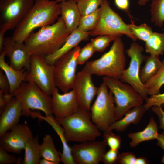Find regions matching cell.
I'll return each instance as SVG.
<instances>
[{
    "label": "cell",
    "mask_w": 164,
    "mask_h": 164,
    "mask_svg": "<svg viewBox=\"0 0 164 164\" xmlns=\"http://www.w3.org/2000/svg\"><path fill=\"white\" fill-rule=\"evenodd\" d=\"M70 33L60 16L56 22L32 32L24 43L31 55L44 57L61 47Z\"/></svg>",
    "instance_id": "1"
},
{
    "label": "cell",
    "mask_w": 164,
    "mask_h": 164,
    "mask_svg": "<svg viewBox=\"0 0 164 164\" xmlns=\"http://www.w3.org/2000/svg\"><path fill=\"white\" fill-rule=\"evenodd\" d=\"M60 13L59 3L55 0L35 1L32 8L15 29L12 39L24 43L35 29L54 23Z\"/></svg>",
    "instance_id": "2"
},
{
    "label": "cell",
    "mask_w": 164,
    "mask_h": 164,
    "mask_svg": "<svg viewBox=\"0 0 164 164\" xmlns=\"http://www.w3.org/2000/svg\"><path fill=\"white\" fill-rule=\"evenodd\" d=\"M55 118L63 127L68 142L93 141L101 135V131L91 121L90 111L79 107L69 116Z\"/></svg>",
    "instance_id": "3"
},
{
    "label": "cell",
    "mask_w": 164,
    "mask_h": 164,
    "mask_svg": "<svg viewBox=\"0 0 164 164\" xmlns=\"http://www.w3.org/2000/svg\"><path fill=\"white\" fill-rule=\"evenodd\" d=\"M126 64L124 45L120 37L114 41L107 52L98 59L87 62L84 67L92 75L120 79Z\"/></svg>",
    "instance_id": "4"
},
{
    "label": "cell",
    "mask_w": 164,
    "mask_h": 164,
    "mask_svg": "<svg viewBox=\"0 0 164 164\" xmlns=\"http://www.w3.org/2000/svg\"><path fill=\"white\" fill-rule=\"evenodd\" d=\"M22 103V115L30 116L31 110H40L46 116H53L52 97L46 94L32 81L23 82L12 94Z\"/></svg>",
    "instance_id": "5"
},
{
    "label": "cell",
    "mask_w": 164,
    "mask_h": 164,
    "mask_svg": "<svg viewBox=\"0 0 164 164\" xmlns=\"http://www.w3.org/2000/svg\"><path fill=\"white\" fill-rule=\"evenodd\" d=\"M103 81L114 96L116 120L121 119L132 108L143 105L144 99L129 84L119 79L107 76L103 77Z\"/></svg>",
    "instance_id": "6"
},
{
    "label": "cell",
    "mask_w": 164,
    "mask_h": 164,
    "mask_svg": "<svg viewBox=\"0 0 164 164\" xmlns=\"http://www.w3.org/2000/svg\"><path fill=\"white\" fill-rule=\"evenodd\" d=\"M108 88L103 82L101 84L90 109L92 121L100 131L103 132L116 121L114 98Z\"/></svg>",
    "instance_id": "7"
},
{
    "label": "cell",
    "mask_w": 164,
    "mask_h": 164,
    "mask_svg": "<svg viewBox=\"0 0 164 164\" xmlns=\"http://www.w3.org/2000/svg\"><path fill=\"white\" fill-rule=\"evenodd\" d=\"M99 8L98 22L95 28L91 32L90 35L125 34L134 41H136L137 38L130 30L128 24H126L112 9L107 0H102Z\"/></svg>",
    "instance_id": "8"
},
{
    "label": "cell",
    "mask_w": 164,
    "mask_h": 164,
    "mask_svg": "<svg viewBox=\"0 0 164 164\" xmlns=\"http://www.w3.org/2000/svg\"><path fill=\"white\" fill-rule=\"evenodd\" d=\"M80 48L79 46H76L60 58L54 64L55 85L63 93L72 89Z\"/></svg>",
    "instance_id": "9"
},
{
    "label": "cell",
    "mask_w": 164,
    "mask_h": 164,
    "mask_svg": "<svg viewBox=\"0 0 164 164\" xmlns=\"http://www.w3.org/2000/svg\"><path fill=\"white\" fill-rule=\"evenodd\" d=\"M144 50L143 47L135 41L130 44V47L125 51L130 59L129 66L125 70L119 79L131 85L145 100L148 94L139 76L141 66L146 57L142 54Z\"/></svg>",
    "instance_id": "10"
},
{
    "label": "cell",
    "mask_w": 164,
    "mask_h": 164,
    "mask_svg": "<svg viewBox=\"0 0 164 164\" xmlns=\"http://www.w3.org/2000/svg\"><path fill=\"white\" fill-rule=\"evenodd\" d=\"M35 0H0V32L15 29L32 8Z\"/></svg>",
    "instance_id": "11"
},
{
    "label": "cell",
    "mask_w": 164,
    "mask_h": 164,
    "mask_svg": "<svg viewBox=\"0 0 164 164\" xmlns=\"http://www.w3.org/2000/svg\"><path fill=\"white\" fill-rule=\"evenodd\" d=\"M54 69V64L47 63L44 57L31 55L30 69L28 71L26 81L33 82L46 94L51 96L56 87Z\"/></svg>",
    "instance_id": "12"
},
{
    "label": "cell",
    "mask_w": 164,
    "mask_h": 164,
    "mask_svg": "<svg viewBox=\"0 0 164 164\" xmlns=\"http://www.w3.org/2000/svg\"><path fill=\"white\" fill-rule=\"evenodd\" d=\"M107 146L104 140L86 141L73 145L71 153L76 164H98L102 161Z\"/></svg>",
    "instance_id": "13"
},
{
    "label": "cell",
    "mask_w": 164,
    "mask_h": 164,
    "mask_svg": "<svg viewBox=\"0 0 164 164\" xmlns=\"http://www.w3.org/2000/svg\"><path fill=\"white\" fill-rule=\"evenodd\" d=\"M91 76L84 67L76 74L72 89L76 94L79 107L89 111H90L91 103L98 91Z\"/></svg>",
    "instance_id": "14"
},
{
    "label": "cell",
    "mask_w": 164,
    "mask_h": 164,
    "mask_svg": "<svg viewBox=\"0 0 164 164\" xmlns=\"http://www.w3.org/2000/svg\"><path fill=\"white\" fill-rule=\"evenodd\" d=\"M10 131L0 137V146L8 152L19 154L34 137L32 131L26 122L18 124Z\"/></svg>",
    "instance_id": "15"
},
{
    "label": "cell",
    "mask_w": 164,
    "mask_h": 164,
    "mask_svg": "<svg viewBox=\"0 0 164 164\" xmlns=\"http://www.w3.org/2000/svg\"><path fill=\"white\" fill-rule=\"evenodd\" d=\"M3 50L9 59L12 67L17 70L25 68L29 71L31 55L24 43L16 41L12 37H5Z\"/></svg>",
    "instance_id": "16"
},
{
    "label": "cell",
    "mask_w": 164,
    "mask_h": 164,
    "mask_svg": "<svg viewBox=\"0 0 164 164\" xmlns=\"http://www.w3.org/2000/svg\"><path fill=\"white\" fill-rule=\"evenodd\" d=\"M52 95L53 112L56 118L69 116L74 113L79 107L76 94L73 89L61 94L59 93L58 88L55 87Z\"/></svg>",
    "instance_id": "17"
},
{
    "label": "cell",
    "mask_w": 164,
    "mask_h": 164,
    "mask_svg": "<svg viewBox=\"0 0 164 164\" xmlns=\"http://www.w3.org/2000/svg\"><path fill=\"white\" fill-rule=\"evenodd\" d=\"M22 109L21 102L13 97L0 114V137L18 124Z\"/></svg>",
    "instance_id": "18"
},
{
    "label": "cell",
    "mask_w": 164,
    "mask_h": 164,
    "mask_svg": "<svg viewBox=\"0 0 164 164\" xmlns=\"http://www.w3.org/2000/svg\"><path fill=\"white\" fill-rule=\"evenodd\" d=\"M31 117L37 118L47 122L58 135L63 146L62 153L59 152L61 161L64 164H76L73 158L71 147L68 145L62 126L53 116H42L36 112H32Z\"/></svg>",
    "instance_id": "19"
},
{
    "label": "cell",
    "mask_w": 164,
    "mask_h": 164,
    "mask_svg": "<svg viewBox=\"0 0 164 164\" xmlns=\"http://www.w3.org/2000/svg\"><path fill=\"white\" fill-rule=\"evenodd\" d=\"M91 32H83L77 29L71 32L66 41L59 49L44 57L46 62L50 65H54L60 58L78 46L83 40L86 39Z\"/></svg>",
    "instance_id": "20"
},
{
    "label": "cell",
    "mask_w": 164,
    "mask_h": 164,
    "mask_svg": "<svg viewBox=\"0 0 164 164\" xmlns=\"http://www.w3.org/2000/svg\"><path fill=\"white\" fill-rule=\"evenodd\" d=\"M60 15L67 29L71 33L79 25L81 15L77 2L72 0L63 1L59 3Z\"/></svg>",
    "instance_id": "21"
},
{
    "label": "cell",
    "mask_w": 164,
    "mask_h": 164,
    "mask_svg": "<svg viewBox=\"0 0 164 164\" xmlns=\"http://www.w3.org/2000/svg\"><path fill=\"white\" fill-rule=\"evenodd\" d=\"M6 53L3 50L0 53V67L5 74L10 85V93L12 94L20 87L21 84L26 81L28 71L25 68L17 70L6 63L5 58Z\"/></svg>",
    "instance_id": "22"
},
{
    "label": "cell",
    "mask_w": 164,
    "mask_h": 164,
    "mask_svg": "<svg viewBox=\"0 0 164 164\" xmlns=\"http://www.w3.org/2000/svg\"><path fill=\"white\" fill-rule=\"evenodd\" d=\"M147 111L143 104L135 107L128 111L124 117L119 120H116L110 126L107 130H114L119 132L124 131L130 124H138Z\"/></svg>",
    "instance_id": "23"
},
{
    "label": "cell",
    "mask_w": 164,
    "mask_h": 164,
    "mask_svg": "<svg viewBox=\"0 0 164 164\" xmlns=\"http://www.w3.org/2000/svg\"><path fill=\"white\" fill-rule=\"evenodd\" d=\"M158 127L153 117L150 118L146 127L142 131L128 134V137L131 139L130 147L134 148L143 142L157 139L158 138Z\"/></svg>",
    "instance_id": "24"
},
{
    "label": "cell",
    "mask_w": 164,
    "mask_h": 164,
    "mask_svg": "<svg viewBox=\"0 0 164 164\" xmlns=\"http://www.w3.org/2000/svg\"><path fill=\"white\" fill-rule=\"evenodd\" d=\"M145 63L140 69V78L143 84L153 77L162 67V62L159 56L150 55L146 56Z\"/></svg>",
    "instance_id": "25"
},
{
    "label": "cell",
    "mask_w": 164,
    "mask_h": 164,
    "mask_svg": "<svg viewBox=\"0 0 164 164\" xmlns=\"http://www.w3.org/2000/svg\"><path fill=\"white\" fill-rule=\"evenodd\" d=\"M40 153L41 158L54 162L59 164L61 161L59 152L55 146L53 138L50 134L45 135L43 141L40 145Z\"/></svg>",
    "instance_id": "26"
},
{
    "label": "cell",
    "mask_w": 164,
    "mask_h": 164,
    "mask_svg": "<svg viewBox=\"0 0 164 164\" xmlns=\"http://www.w3.org/2000/svg\"><path fill=\"white\" fill-rule=\"evenodd\" d=\"M40 145L38 135L34 137L26 142L24 149L25 155L22 164H39L41 158L40 153Z\"/></svg>",
    "instance_id": "27"
},
{
    "label": "cell",
    "mask_w": 164,
    "mask_h": 164,
    "mask_svg": "<svg viewBox=\"0 0 164 164\" xmlns=\"http://www.w3.org/2000/svg\"><path fill=\"white\" fill-rule=\"evenodd\" d=\"M146 52L150 55L159 56L164 53V34L153 32L149 38L145 42Z\"/></svg>",
    "instance_id": "28"
},
{
    "label": "cell",
    "mask_w": 164,
    "mask_h": 164,
    "mask_svg": "<svg viewBox=\"0 0 164 164\" xmlns=\"http://www.w3.org/2000/svg\"><path fill=\"white\" fill-rule=\"evenodd\" d=\"M162 62V66L156 74L143 84L148 94L150 96L159 94L161 88L164 84V60Z\"/></svg>",
    "instance_id": "29"
},
{
    "label": "cell",
    "mask_w": 164,
    "mask_h": 164,
    "mask_svg": "<svg viewBox=\"0 0 164 164\" xmlns=\"http://www.w3.org/2000/svg\"><path fill=\"white\" fill-rule=\"evenodd\" d=\"M150 7L151 21L156 26L162 27L164 24V0H154Z\"/></svg>",
    "instance_id": "30"
},
{
    "label": "cell",
    "mask_w": 164,
    "mask_h": 164,
    "mask_svg": "<svg viewBox=\"0 0 164 164\" xmlns=\"http://www.w3.org/2000/svg\"><path fill=\"white\" fill-rule=\"evenodd\" d=\"M99 17V8L92 13L81 16L77 29L83 32H91L96 26L98 22Z\"/></svg>",
    "instance_id": "31"
},
{
    "label": "cell",
    "mask_w": 164,
    "mask_h": 164,
    "mask_svg": "<svg viewBox=\"0 0 164 164\" xmlns=\"http://www.w3.org/2000/svg\"><path fill=\"white\" fill-rule=\"evenodd\" d=\"M130 30L132 34L137 39L146 42L152 35L153 32L151 27L145 23L142 24L139 26L135 24L132 20L131 23L128 24Z\"/></svg>",
    "instance_id": "32"
},
{
    "label": "cell",
    "mask_w": 164,
    "mask_h": 164,
    "mask_svg": "<svg viewBox=\"0 0 164 164\" xmlns=\"http://www.w3.org/2000/svg\"><path fill=\"white\" fill-rule=\"evenodd\" d=\"M123 35L122 34L101 35L96 38L91 39L90 43L96 52H102L111 42L121 37Z\"/></svg>",
    "instance_id": "33"
},
{
    "label": "cell",
    "mask_w": 164,
    "mask_h": 164,
    "mask_svg": "<svg viewBox=\"0 0 164 164\" xmlns=\"http://www.w3.org/2000/svg\"><path fill=\"white\" fill-rule=\"evenodd\" d=\"M103 0H79L77 5L81 16L92 13L100 7Z\"/></svg>",
    "instance_id": "34"
},
{
    "label": "cell",
    "mask_w": 164,
    "mask_h": 164,
    "mask_svg": "<svg viewBox=\"0 0 164 164\" xmlns=\"http://www.w3.org/2000/svg\"><path fill=\"white\" fill-rule=\"evenodd\" d=\"M111 130L104 132V140L110 149L119 150L121 146V138L120 136L114 133Z\"/></svg>",
    "instance_id": "35"
},
{
    "label": "cell",
    "mask_w": 164,
    "mask_h": 164,
    "mask_svg": "<svg viewBox=\"0 0 164 164\" xmlns=\"http://www.w3.org/2000/svg\"><path fill=\"white\" fill-rule=\"evenodd\" d=\"M92 44L90 43L80 48L77 59L78 65L84 64L95 52Z\"/></svg>",
    "instance_id": "36"
},
{
    "label": "cell",
    "mask_w": 164,
    "mask_h": 164,
    "mask_svg": "<svg viewBox=\"0 0 164 164\" xmlns=\"http://www.w3.org/2000/svg\"><path fill=\"white\" fill-rule=\"evenodd\" d=\"M22 163L21 158H17L11 155L4 149L0 146V164H20Z\"/></svg>",
    "instance_id": "37"
},
{
    "label": "cell",
    "mask_w": 164,
    "mask_h": 164,
    "mask_svg": "<svg viewBox=\"0 0 164 164\" xmlns=\"http://www.w3.org/2000/svg\"><path fill=\"white\" fill-rule=\"evenodd\" d=\"M145 100V103L143 105L147 110L153 106H162L164 104V92L151 96Z\"/></svg>",
    "instance_id": "38"
},
{
    "label": "cell",
    "mask_w": 164,
    "mask_h": 164,
    "mask_svg": "<svg viewBox=\"0 0 164 164\" xmlns=\"http://www.w3.org/2000/svg\"><path fill=\"white\" fill-rule=\"evenodd\" d=\"M119 154L118 150L110 149L104 155L102 162L105 164L118 163Z\"/></svg>",
    "instance_id": "39"
},
{
    "label": "cell",
    "mask_w": 164,
    "mask_h": 164,
    "mask_svg": "<svg viewBox=\"0 0 164 164\" xmlns=\"http://www.w3.org/2000/svg\"><path fill=\"white\" fill-rule=\"evenodd\" d=\"M135 155L131 152L119 153L118 163L119 164H135L137 159Z\"/></svg>",
    "instance_id": "40"
},
{
    "label": "cell",
    "mask_w": 164,
    "mask_h": 164,
    "mask_svg": "<svg viewBox=\"0 0 164 164\" xmlns=\"http://www.w3.org/2000/svg\"><path fill=\"white\" fill-rule=\"evenodd\" d=\"M10 85L4 72L0 70V91L4 93H10Z\"/></svg>",
    "instance_id": "41"
},
{
    "label": "cell",
    "mask_w": 164,
    "mask_h": 164,
    "mask_svg": "<svg viewBox=\"0 0 164 164\" xmlns=\"http://www.w3.org/2000/svg\"><path fill=\"white\" fill-rule=\"evenodd\" d=\"M151 108L152 111L159 117L160 124L159 128L163 130L161 134L164 136V111L161 106H153Z\"/></svg>",
    "instance_id": "42"
},
{
    "label": "cell",
    "mask_w": 164,
    "mask_h": 164,
    "mask_svg": "<svg viewBox=\"0 0 164 164\" xmlns=\"http://www.w3.org/2000/svg\"><path fill=\"white\" fill-rule=\"evenodd\" d=\"M13 97L10 93H4L0 91V112H2L5 107Z\"/></svg>",
    "instance_id": "43"
},
{
    "label": "cell",
    "mask_w": 164,
    "mask_h": 164,
    "mask_svg": "<svg viewBox=\"0 0 164 164\" xmlns=\"http://www.w3.org/2000/svg\"><path fill=\"white\" fill-rule=\"evenodd\" d=\"M116 6L119 9L126 11L130 17H132L129 12V0H114Z\"/></svg>",
    "instance_id": "44"
},
{
    "label": "cell",
    "mask_w": 164,
    "mask_h": 164,
    "mask_svg": "<svg viewBox=\"0 0 164 164\" xmlns=\"http://www.w3.org/2000/svg\"><path fill=\"white\" fill-rule=\"evenodd\" d=\"M157 140V145L162 148L164 151V136L161 134H159Z\"/></svg>",
    "instance_id": "45"
},
{
    "label": "cell",
    "mask_w": 164,
    "mask_h": 164,
    "mask_svg": "<svg viewBox=\"0 0 164 164\" xmlns=\"http://www.w3.org/2000/svg\"><path fill=\"white\" fill-rule=\"evenodd\" d=\"M149 163L148 160L144 157L137 158L135 164H147Z\"/></svg>",
    "instance_id": "46"
},
{
    "label": "cell",
    "mask_w": 164,
    "mask_h": 164,
    "mask_svg": "<svg viewBox=\"0 0 164 164\" xmlns=\"http://www.w3.org/2000/svg\"><path fill=\"white\" fill-rule=\"evenodd\" d=\"M39 164H55V163L47 159H43L40 160Z\"/></svg>",
    "instance_id": "47"
},
{
    "label": "cell",
    "mask_w": 164,
    "mask_h": 164,
    "mask_svg": "<svg viewBox=\"0 0 164 164\" xmlns=\"http://www.w3.org/2000/svg\"><path fill=\"white\" fill-rule=\"evenodd\" d=\"M153 0H138V3L140 5L144 6L148 2Z\"/></svg>",
    "instance_id": "48"
},
{
    "label": "cell",
    "mask_w": 164,
    "mask_h": 164,
    "mask_svg": "<svg viewBox=\"0 0 164 164\" xmlns=\"http://www.w3.org/2000/svg\"><path fill=\"white\" fill-rule=\"evenodd\" d=\"M55 0L56 1V2H61L62 1L67 0ZM74 0L76 2H77L79 0Z\"/></svg>",
    "instance_id": "49"
},
{
    "label": "cell",
    "mask_w": 164,
    "mask_h": 164,
    "mask_svg": "<svg viewBox=\"0 0 164 164\" xmlns=\"http://www.w3.org/2000/svg\"><path fill=\"white\" fill-rule=\"evenodd\" d=\"M161 162L162 163L164 164V155H163V157L162 158Z\"/></svg>",
    "instance_id": "50"
},
{
    "label": "cell",
    "mask_w": 164,
    "mask_h": 164,
    "mask_svg": "<svg viewBox=\"0 0 164 164\" xmlns=\"http://www.w3.org/2000/svg\"><path fill=\"white\" fill-rule=\"evenodd\" d=\"M45 1H51V0H44Z\"/></svg>",
    "instance_id": "51"
},
{
    "label": "cell",
    "mask_w": 164,
    "mask_h": 164,
    "mask_svg": "<svg viewBox=\"0 0 164 164\" xmlns=\"http://www.w3.org/2000/svg\"><path fill=\"white\" fill-rule=\"evenodd\" d=\"M163 33L164 34V32H163Z\"/></svg>",
    "instance_id": "52"
},
{
    "label": "cell",
    "mask_w": 164,
    "mask_h": 164,
    "mask_svg": "<svg viewBox=\"0 0 164 164\" xmlns=\"http://www.w3.org/2000/svg\"><path fill=\"white\" fill-rule=\"evenodd\" d=\"M35 0L36 1V0Z\"/></svg>",
    "instance_id": "53"
}]
</instances>
